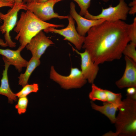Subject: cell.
Masks as SVG:
<instances>
[{
	"label": "cell",
	"instance_id": "19",
	"mask_svg": "<svg viewBox=\"0 0 136 136\" xmlns=\"http://www.w3.org/2000/svg\"><path fill=\"white\" fill-rule=\"evenodd\" d=\"M105 90L107 95V102L117 105L118 108L122 105L123 101L121 100V93H115L108 90Z\"/></svg>",
	"mask_w": 136,
	"mask_h": 136
},
{
	"label": "cell",
	"instance_id": "8",
	"mask_svg": "<svg viewBox=\"0 0 136 136\" xmlns=\"http://www.w3.org/2000/svg\"><path fill=\"white\" fill-rule=\"evenodd\" d=\"M67 19L68 24L65 28L58 29L49 27L44 31L47 33L52 32L63 36L64 37V40L72 43L77 50H80L82 48L85 36H82L78 33L75 28V20L70 15H69Z\"/></svg>",
	"mask_w": 136,
	"mask_h": 136
},
{
	"label": "cell",
	"instance_id": "9",
	"mask_svg": "<svg viewBox=\"0 0 136 136\" xmlns=\"http://www.w3.org/2000/svg\"><path fill=\"white\" fill-rule=\"evenodd\" d=\"M71 45L73 50L80 56L81 71L83 75L89 83H93L99 71L98 65L93 61L86 50L80 52Z\"/></svg>",
	"mask_w": 136,
	"mask_h": 136
},
{
	"label": "cell",
	"instance_id": "7",
	"mask_svg": "<svg viewBox=\"0 0 136 136\" xmlns=\"http://www.w3.org/2000/svg\"><path fill=\"white\" fill-rule=\"evenodd\" d=\"M57 3V0H48L41 3L32 1L26 4L27 10L32 12L43 21H46L55 18L60 19H67L69 15H60L54 12V7Z\"/></svg>",
	"mask_w": 136,
	"mask_h": 136
},
{
	"label": "cell",
	"instance_id": "14",
	"mask_svg": "<svg viewBox=\"0 0 136 136\" xmlns=\"http://www.w3.org/2000/svg\"><path fill=\"white\" fill-rule=\"evenodd\" d=\"M3 59L5 63L4 70L3 71L2 77L1 80L0 86V95L7 96L8 98V103L12 104L13 101H16L17 97L11 90L9 83L8 70L10 65L5 57L3 56Z\"/></svg>",
	"mask_w": 136,
	"mask_h": 136
},
{
	"label": "cell",
	"instance_id": "12",
	"mask_svg": "<svg viewBox=\"0 0 136 136\" xmlns=\"http://www.w3.org/2000/svg\"><path fill=\"white\" fill-rule=\"evenodd\" d=\"M70 15L77 23L76 30L78 33L82 36H85L86 33L91 27L106 20L104 19L90 20L83 17L77 12L75 5L73 2L70 3Z\"/></svg>",
	"mask_w": 136,
	"mask_h": 136
},
{
	"label": "cell",
	"instance_id": "24",
	"mask_svg": "<svg viewBox=\"0 0 136 136\" xmlns=\"http://www.w3.org/2000/svg\"><path fill=\"white\" fill-rule=\"evenodd\" d=\"M128 6L131 7L130 8L128 13L130 15H134L136 13V0H133L130 2Z\"/></svg>",
	"mask_w": 136,
	"mask_h": 136
},
{
	"label": "cell",
	"instance_id": "21",
	"mask_svg": "<svg viewBox=\"0 0 136 136\" xmlns=\"http://www.w3.org/2000/svg\"><path fill=\"white\" fill-rule=\"evenodd\" d=\"M64 0H57V2ZM78 4L80 8L79 14L84 16L88 11V9L90 5L91 0H72Z\"/></svg>",
	"mask_w": 136,
	"mask_h": 136
},
{
	"label": "cell",
	"instance_id": "15",
	"mask_svg": "<svg viewBox=\"0 0 136 136\" xmlns=\"http://www.w3.org/2000/svg\"><path fill=\"white\" fill-rule=\"evenodd\" d=\"M40 63V59L32 56L28 61L25 72L21 74L18 77L19 84L23 87L28 84V80L32 73Z\"/></svg>",
	"mask_w": 136,
	"mask_h": 136
},
{
	"label": "cell",
	"instance_id": "31",
	"mask_svg": "<svg viewBox=\"0 0 136 136\" xmlns=\"http://www.w3.org/2000/svg\"><path fill=\"white\" fill-rule=\"evenodd\" d=\"M4 0L8 2H10L14 3V0Z\"/></svg>",
	"mask_w": 136,
	"mask_h": 136
},
{
	"label": "cell",
	"instance_id": "25",
	"mask_svg": "<svg viewBox=\"0 0 136 136\" xmlns=\"http://www.w3.org/2000/svg\"><path fill=\"white\" fill-rule=\"evenodd\" d=\"M14 3L4 0H0V8L3 7H9L12 8ZM2 20L0 19V22Z\"/></svg>",
	"mask_w": 136,
	"mask_h": 136
},
{
	"label": "cell",
	"instance_id": "30",
	"mask_svg": "<svg viewBox=\"0 0 136 136\" xmlns=\"http://www.w3.org/2000/svg\"><path fill=\"white\" fill-rule=\"evenodd\" d=\"M24 3H27L31 2L33 1L32 0H23Z\"/></svg>",
	"mask_w": 136,
	"mask_h": 136
},
{
	"label": "cell",
	"instance_id": "2",
	"mask_svg": "<svg viewBox=\"0 0 136 136\" xmlns=\"http://www.w3.org/2000/svg\"><path fill=\"white\" fill-rule=\"evenodd\" d=\"M62 24L47 22L39 18L31 11L27 10L22 12L19 20L17 22L14 31L17 33L15 38L20 44L19 47L22 50L31 39L40 31L47 28L63 27Z\"/></svg>",
	"mask_w": 136,
	"mask_h": 136
},
{
	"label": "cell",
	"instance_id": "6",
	"mask_svg": "<svg viewBox=\"0 0 136 136\" xmlns=\"http://www.w3.org/2000/svg\"><path fill=\"white\" fill-rule=\"evenodd\" d=\"M130 9V8L124 0H119V3L115 6L110 5L106 8H102L101 12L96 15H91L88 11L84 17L92 20L104 19L112 22L119 20L124 21L127 19V15Z\"/></svg>",
	"mask_w": 136,
	"mask_h": 136
},
{
	"label": "cell",
	"instance_id": "23",
	"mask_svg": "<svg viewBox=\"0 0 136 136\" xmlns=\"http://www.w3.org/2000/svg\"><path fill=\"white\" fill-rule=\"evenodd\" d=\"M128 36L130 42L136 44V17L134 18L132 23L129 24Z\"/></svg>",
	"mask_w": 136,
	"mask_h": 136
},
{
	"label": "cell",
	"instance_id": "18",
	"mask_svg": "<svg viewBox=\"0 0 136 136\" xmlns=\"http://www.w3.org/2000/svg\"><path fill=\"white\" fill-rule=\"evenodd\" d=\"M39 89V85L38 84H27L23 87L22 88L16 93L15 95L18 98L26 97L32 92H37Z\"/></svg>",
	"mask_w": 136,
	"mask_h": 136
},
{
	"label": "cell",
	"instance_id": "3",
	"mask_svg": "<svg viewBox=\"0 0 136 136\" xmlns=\"http://www.w3.org/2000/svg\"><path fill=\"white\" fill-rule=\"evenodd\" d=\"M119 110L115 123L116 129L112 136H135L136 134V101L127 97Z\"/></svg>",
	"mask_w": 136,
	"mask_h": 136
},
{
	"label": "cell",
	"instance_id": "32",
	"mask_svg": "<svg viewBox=\"0 0 136 136\" xmlns=\"http://www.w3.org/2000/svg\"><path fill=\"white\" fill-rule=\"evenodd\" d=\"M102 0L105 2H108L109 0Z\"/></svg>",
	"mask_w": 136,
	"mask_h": 136
},
{
	"label": "cell",
	"instance_id": "22",
	"mask_svg": "<svg viewBox=\"0 0 136 136\" xmlns=\"http://www.w3.org/2000/svg\"><path fill=\"white\" fill-rule=\"evenodd\" d=\"M19 98L17 104L15 107L17 110L18 114L21 115L25 113L26 111L28 103V99L26 96Z\"/></svg>",
	"mask_w": 136,
	"mask_h": 136
},
{
	"label": "cell",
	"instance_id": "27",
	"mask_svg": "<svg viewBox=\"0 0 136 136\" xmlns=\"http://www.w3.org/2000/svg\"><path fill=\"white\" fill-rule=\"evenodd\" d=\"M0 46L2 47H6L8 46L7 44L2 39L0 38Z\"/></svg>",
	"mask_w": 136,
	"mask_h": 136
},
{
	"label": "cell",
	"instance_id": "1",
	"mask_svg": "<svg viewBox=\"0 0 136 136\" xmlns=\"http://www.w3.org/2000/svg\"><path fill=\"white\" fill-rule=\"evenodd\" d=\"M129 24L122 20H105L93 26L85 36L82 48L86 50L93 61L99 65L119 60L130 42Z\"/></svg>",
	"mask_w": 136,
	"mask_h": 136
},
{
	"label": "cell",
	"instance_id": "16",
	"mask_svg": "<svg viewBox=\"0 0 136 136\" xmlns=\"http://www.w3.org/2000/svg\"><path fill=\"white\" fill-rule=\"evenodd\" d=\"M91 89L89 97L92 101L98 100L104 102L107 101V95L105 89L99 88L93 83L92 84Z\"/></svg>",
	"mask_w": 136,
	"mask_h": 136
},
{
	"label": "cell",
	"instance_id": "20",
	"mask_svg": "<svg viewBox=\"0 0 136 136\" xmlns=\"http://www.w3.org/2000/svg\"><path fill=\"white\" fill-rule=\"evenodd\" d=\"M136 44L130 42L127 44L123 50L122 54L136 62Z\"/></svg>",
	"mask_w": 136,
	"mask_h": 136
},
{
	"label": "cell",
	"instance_id": "17",
	"mask_svg": "<svg viewBox=\"0 0 136 136\" xmlns=\"http://www.w3.org/2000/svg\"><path fill=\"white\" fill-rule=\"evenodd\" d=\"M91 103L93 109L104 114L109 119L112 110V104L105 102H104L103 106H100L95 104L93 101H91Z\"/></svg>",
	"mask_w": 136,
	"mask_h": 136
},
{
	"label": "cell",
	"instance_id": "4",
	"mask_svg": "<svg viewBox=\"0 0 136 136\" xmlns=\"http://www.w3.org/2000/svg\"><path fill=\"white\" fill-rule=\"evenodd\" d=\"M50 77L58 84L62 88L66 89L80 88L84 86L87 81L81 70L77 67H72L70 73L67 76L61 75L55 70L54 66L50 68Z\"/></svg>",
	"mask_w": 136,
	"mask_h": 136
},
{
	"label": "cell",
	"instance_id": "29",
	"mask_svg": "<svg viewBox=\"0 0 136 136\" xmlns=\"http://www.w3.org/2000/svg\"><path fill=\"white\" fill-rule=\"evenodd\" d=\"M14 3H21L23 2V0H14Z\"/></svg>",
	"mask_w": 136,
	"mask_h": 136
},
{
	"label": "cell",
	"instance_id": "28",
	"mask_svg": "<svg viewBox=\"0 0 136 136\" xmlns=\"http://www.w3.org/2000/svg\"><path fill=\"white\" fill-rule=\"evenodd\" d=\"M48 0H32L33 1L37 3H41L46 2Z\"/></svg>",
	"mask_w": 136,
	"mask_h": 136
},
{
	"label": "cell",
	"instance_id": "10",
	"mask_svg": "<svg viewBox=\"0 0 136 136\" xmlns=\"http://www.w3.org/2000/svg\"><path fill=\"white\" fill-rule=\"evenodd\" d=\"M54 44L42 30L31 39L25 47L30 51L32 56L40 59L47 49Z\"/></svg>",
	"mask_w": 136,
	"mask_h": 136
},
{
	"label": "cell",
	"instance_id": "5",
	"mask_svg": "<svg viewBox=\"0 0 136 136\" xmlns=\"http://www.w3.org/2000/svg\"><path fill=\"white\" fill-rule=\"evenodd\" d=\"M22 9L27 10L26 4L23 2L21 3H14L13 7L6 14L0 12V19L3 22V24L0 26V31L4 34L5 42L10 47L16 46V43L11 39L10 32L16 25L18 12Z\"/></svg>",
	"mask_w": 136,
	"mask_h": 136
},
{
	"label": "cell",
	"instance_id": "13",
	"mask_svg": "<svg viewBox=\"0 0 136 136\" xmlns=\"http://www.w3.org/2000/svg\"><path fill=\"white\" fill-rule=\"evenodd\" d=\"M22 50L20 47L16 50L0 49V55L4 56L10 65H13L20 72L23 67H26L28 62L21 56L20 53Z\"/></svg>",
	"mask_w": 136,
	"mask_h": 136
},
{
	"label": "cell",
	"instance_id": "11",
	"mask_svg": "<svg viewBox=\"0 0 136 136\" xmlns=\"http://www.w3.org/2000/svg\"><path fill=\"white\" fill-rule=\"evenodd\" d=\"M125 69L122 77L115 82L117 87L122 89L126 87L136 88V62L125 56Z\"/></svg>",
	"mask_w": 136,
	"mask_h": 136
},
{
	"label": "cell",
	"instance_id": "26",
	"mask_svg": "<svg viewBox=\"0 0 136 136\" xmlns=\"http://www.w3.org/2000/svg\"><path fill=\"white\" fill-rule=\"evenodd\" d=\"M127 95H130L136 93V87H129L126 90Z\"/></svg>",
	"mask_w": 136,
	"mask_h": 136
}]
</instances>
